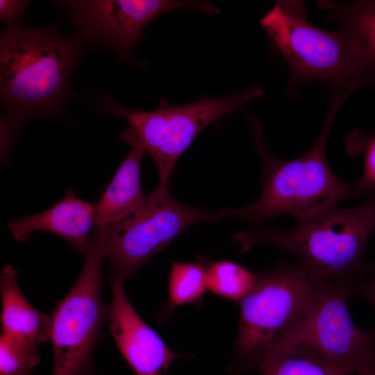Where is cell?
<instances>
[{"label": "cell", "instance_id": "obj_5", "mask_svg": "<svg viewBox=\"0 0 375 375\" xmlns=\"http://www.w3.org/2000/svg\"><path fill=\"white\" fill-rule=\"evenodd\" d=\"M262 94L263 89L253 85L242 92L150 111L130 110L112 97H105L101 108L128 121L120 134L121 140L136 144L149 154L158 169L159 185L168 188L179 158L204 128Z\"/></svg>", "mask_w": 375, "mask_h": 375}, {"label": "cell", "instance_id": "obj_7", "mask_svg": "<svg viewBox=\"0 0 375 375\" xmlns=\"http://www.w3.org/2000/svg\"><path fill=\"white\" fill-rule=\"evenodd\" d=\"M261 24L288 64L290 86L313 81L334 85L365 81L347 33L342 29L327 31L310 24L302 1H277Z\"/></svg>", "mask_w": 375, "mask_h": 375}, {"label": "cell", "instance_id": "obj_1", "mask_svg": "<svg viewBox=\"0 0 375 375\" xmlns=\"http://www.w3.org/2000/svg\"><path fill=\"white\" fill-rule=\"evenodd\" d=\"M85 51L76 33L54 25L7 26L0 37V94L3 145L28 120L58 115L69 94V78Z\"/></svg>", "mask_w": 375, "mask_h": 375}, {"label": "cell", "instance_id": "obj_14", "mask_svg": "<svg viewBox=\"0 0 375 375\" xmlns=\"http://www.w3.org/2000/svg\"><path fill=\"white\" fill-rule=\"evenodd\" d=\"M129 151L97 205L96 229H102L128 216L145 196L140 183V165L144 150L130 144Z\"/></svg>", "mask_w": 375, "mask_h": 375}, {"label": "cell", "instance_id": "obj_18", "mask_svg": "<svg viewBox=\"0 0 375 375\" xmlns=\"http://www.w3.org/2000/svg\"><path fill=\"white\" fill-rule=\"evenodd\" d=\"M258 276L234 262L218 261L208 265V288L216 294L240 302L253 288Z\"/></svg>", "mask_w": 375, "mask_h": 375}, {"label": "cell", "instance_id": "obj_10", "mask_svg": "<svg viewBox=\"0 0 375 375\" xmlns=\"http://www.w3.org/2000/svg\"><path fill=\"white\" fill-rule=\"evenodd\" d=\"M65 8L71 23L84 41L111 51L124 62L137 63L133 49L145 26L158 16L175 9H194L215 15L219 10L208 1L67 0L56 1Z\"/></svg>", "mask_w": 375, "mask_h": 375}, {"label": "cell", "instance_id": "obj_19", "mask_svg": "<svg viewBox=\"0 0 375 375\" xmlns=\"http://www.w3.org/2000/svg\"><path fill=\"white\" fill-rule=\"evenodd\" d=\"M347 147L350 153H361L365 156L363 173L352 182V192L355 198L365 199L375 191V134L355 132L348 138Z\"/></svg>", "mask_w": 375, "mask_h": 375}, {"label": "cell", "instance_id": "obj_6", "mask_svg": "<svg viewBox=\"0 0 375 375\" xmlns=\"http://www.w3.org/2000/svg\"><path fill=\"white\" fill-rule=\"evenodd\" d=\"M167 189L158 185L128 216L95 228L94 235L110 261L111 274L124 282L188 227L237 216L238 208L209 210L183 204Z\"/></svg>", "mask_w": 375, "mask_h": 375}, {"label": "cell", "instance_id": "obj_9", "mask_svg": "<svg viewBox=\"0 0 375 375\" xmlns=\"http://www.w3.org/2000/svg\"><path fill=\"white\" fill-rule=\"evenodd\" d=\"M354 294L344 285L319 287L307 318L279 347L297 344L349 374L368 375L375 365V329L362 331L353 322L347 301Z\"/></svg>", "mask_w": 375, "mask_h": 375}, {"label": "cell", "instance_id": "obj_21", "mask_svg": "<svg viewBox=\"0 0 375 375\" xmlns=\"http://www.w3.org/2000/svg\"><path fill=\"white\" fill-rule=\"evenodd\" d=\"M30 3V1L24 0H0L1 20L6 26L19 22Z\"/></svg>", "mask_w": 375, "mask_h": 375}, {"label": "cell", "instance_id": "obj_11", "mask_svg": "<svg viewBox=\"0 0 375 375\" xmlns=\"http://www.w3.org/2000/svg\"><path fill=\"white\" fill-rule=\"evenodd\" d=\"M124 283L111 274L109 333L137 375H162L179 356L140 317L126 296Z\"/></svg>", "mask_w": 375, "mask_h": 375}, {"label": "cell", "instance_id": "obj_22", "mask_svg": "<svg viewBox=\"0 0 375 375\" xmlns=\"http://www.w3.org/2000/svg\"><path fill=\"white\" fill-rule=\"evenodd\" d=\"M367 299L375 308V266L369 276L356 290V294Z\"/></svg>", "mask_w": 375, "mask_h": 375}, {"label": "cell", "instance_id": "obj_12", "mask_svg": "<svg viewBox=\"0 0 375 375\" xmlns=\"http://www.w3.org/2000/svg\"><path fill=\"white\" fill-rule=\"evenodd\" d=\"M97 206L78 198L68 189L61 201L38 214L11 220L8 228L19 242L27 241L35 231L52 233L67 240L76 251L86 253L95 225Z\"/></svg>", "mask_w": 375, "mask_h": 375}, {"label": "cell", "instance_id": "obj_23", "mask_svg": "<svg viewBox=\"0 0 375 375\" xmlns=\"http://www.w3.org/2000/svg\"><path fill=\"white\" fill-rule=\"evenodd\" d=\"M368 375H375V365Z\"/></svg>", "mask_w": 375, "mask_h": 375}, {"label": "cell", "instance_id": "obj_20", "mask_svg": "<svg viewBox=\"0 0 375 375\" xmlns=\"http://www.w3.org/2000/svg\"><path fill=\"white\" fill-rule=\"evenodd\" d=\"M40 362L37 349L0 336V375H31Z\"/></svg>", "mask_w": 375, "mask_h": 375}, {"label": "cell", "instance_id": "obj_15", "mask_svg": "<svg viewBox=\"0 0 375 375\" xmlns=\"http://www.w3.org/2000/svg\"><path fill=\"white\" fill-rule=\"evenodd\" d=\"M329 19L338 22L357 54L365 81H375V0L340 3L320 1Z\"/></svg>", "mask_w": 375, "mask_h": 375}, {"label": "cell", "instance_id": "obj_8", "mask_svg": "<svg viewBox=\"0 0 375 375\" xmlns=\"http://www.w3.org/2000/svg\"><path fill=\"white\" fill-rule=\"evenodd\" d=\"M85 253L77 281L51 315L52 375H101L94 368L93 353L110 307L101 300L105 257L94 235Z\"/></svg>", "mask_w": 375, "mask_h": 375}, {"label": "cell", "instance_id": "obj_13", "mask_svg": "<svg viewBox=\"0 0 375 375\" xmlns=\"http://www.w3.org/2000/svg\"><path fill=\"white\" fill-rule=\"evenodd\" d=\"M1 333L37 349L49 340L51 315L35 308L26 299L17 283V271L6 265L0 276Z\"/></svg>", "mask_w": 375, "mask_h": 375}, {"label": "cell", "instance_id": "obj_16", "mask_svg": "<svg viewBox=\"0 0 375 375\" xmlns=\"http://www.w3.org/2000/svg\"><path fill=\"white\" fill-rule=\"evenodd\" d=\"M262 375H349L307 349L294 344L282 345L255 364Z\"/></svg>", "mask_w": 375, "mask_h": 375}, {"label": "cell", "instance_id": "obj_2", "mask_svg": "<svg viewBox=\"0 0 375 375\" xmlns=\"http://www.w3.org/2000/svg\"><path fill=\"white\" fill-rule=\"evenodd\" d=\"M292 229L259 227L238 233L240 252L258 244L284 249L299 260L317 286L344 285L354 289L372 273L366 258L368 241L375 231V191L351 208L338 205L303 222Z\"/></svg>", "mask_w": 375, "mask_h": 375}, {"label": "cell", "instance_id": "obj_4", "mask_svg": "<svg viewBox=\"0 0 375 375\" xmlns=\"http://www.w3.org/2000/svg\"><path fill=\"white\" fill-rule=\"evenodd\" d=\"M315 285L299 265H281L260 274L240 301V319L235 344L239 372L284 343L301 326L317 298Z\"/></svg>", "mask_w": 375, "mask_h": 375}, {"label": "cell", "instance_id": "obj_17", "mask_svg": "<svg viewBox=\"0 0 375 375\" xmlns=\"http://www.w3.org/2000/svg\"><path fill=\"white\" fill-rule=\"evenodd\" d=\"M206 260L199 258L194 262H172L169 281V298L164 306L165 312L176 307L193 303L201 299L208 288Z\"/></svg>", "mask_w": 375, "mask_h": 375}, {"label": "cell", "instance_id": "obj_3", "mask_svg": "<svg viewBox=\"0 0 375 375\" xmlns=\"http://www.w3.org/2000/svg\"><path fill=\"white\" fill-rule=\"evenodd\" d=\"M358 86L356 82L334 85L331 108L316 142L308 152L292 160L284 161L274 156L258 119L253 115L247 117L261 158L263 188L254 203L238 208L237 219L257 222L288 215L300 222L338 205L343 199L354 197L352 183L341 182L331 169L326 147L338 111Z\"/></svg>", "mask_w": 375, "mask_h": 375}]
</instances>
